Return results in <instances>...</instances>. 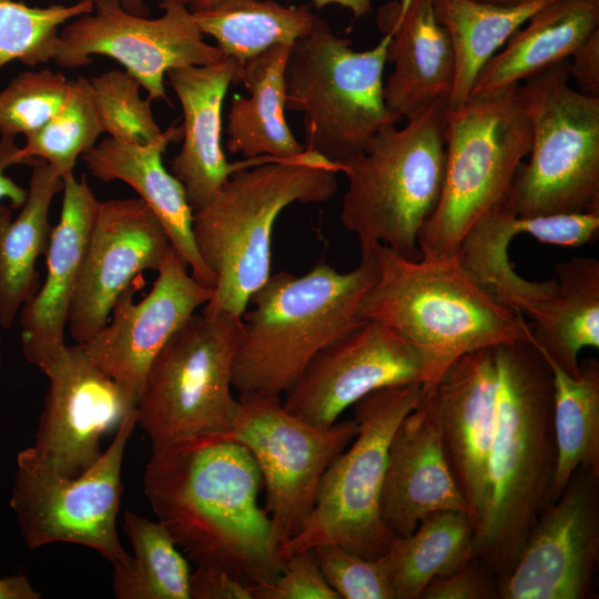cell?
<instances>
[{"instance_id":"obj_39","label":"cell","mask_w":599,"mask_h":599,"mask_svg":"<svg viewBox=\"0 0 599 599\" xmlns=\"http://www.w3.org/2000/svg\"><path fill=\"white\" fill-rule=\"evenodd\" d=\"M68 83L48 68L17 74L0 91V135L27 138L41 129L62 105Z\"/></svg>"},{"instance_id":"obj_9","label":"cell","mask_w":599,"mask_h":599,"mask_svg":"<svg viewBox=\"0 0 599 599\" xmlns=\"http://www.w3.org/2000/svg\"><path fill=\"white\" fill-rule=\"evenodd\" d=\"M569 79L566 59L518 84L531 148L502 206L515 216L599 213V99Z\"/></svg>"},{"instance_id":"obj_11","label":"cell","mask_w":599,"mask_h":599,"mask_svg":"<svg viewBox=\"0 0 599 599\" xmlns=\"http://www.w3.org/2000/svg\"><path fill=\"white\" fill-rule=\"evenodd\" d=\"M241 333V317L193 314L158 353L136 405V425L153 450L232 428L238 406L232 373Z\"/></svg>"},{"instance_id":"obj_42","label":"cell","mask_w":599,"mask_h":599,"mask_svg":"<svg viewBox=\"0 0 599 599\" xmlns=\"http://www.w3.org/2000/svg\"><path fill=\"white\" fill-rule=\"evenodd\" d=\"M420 599H499L496 578L477 557L456 571L433 579Z\"/></svg>"},{"instance_id":"obj_18","label":"cell","mask_w":599,"mask_h":599,"mask_svg":"<svg viewBox=\"0 0 599 599\" xmlns=\"http://www.w3.org/2000/svg\"><path fill=\"white\" fill-rule=\"evenodd\" d=\"M496 347L463 355L432 384L419 403L430 413L468 516L480 531L490 500L489 459L497 405Z\"/></svg>"},{"instance_id":"obj_7","label":"cell","mask_w":599,"mask_h":599,"mask_svg":"<svg viewBox=\"0 0 599 599\" xmlns=\"http://www.w3.org/2000/svg\"><path fill=\"white\" fill-rule=\"evenodd\" d=\"M517 89L470 94L461 105L447 106L444 184L418 234L420 258L459 260L471 227L502 209L531 148V128Z\"/></svg>"},{"instance_id":"obj_40","label":"cell","mask_w":599,"mask_h":599,"mask_svg":"<svg viewBox=\"0 0 599 599\" xmlns=\"http://www.w3.org/2000/svg\"><path fill=\"white\" fill-rule=\"evenodd\" d=\"M318 567L339 599H395L382 558L368 559L338 545L311 548Z\"/></svg>"},{"instance_id":"obj_19","label":"cell","mask_w":599,"mask_h":599,"mask_svg":"<svg viewBox=\"0 0 599 599\" xmlns=\"http://www.w3.org/2000/svg\"><path fill=\"white\" fill-rule=\"evenodd\" d=\"M170 245L140 197L99 201L68 322L75 343L87 342L108 323L121 293L143 271H158Z\"/></svg>"},{"instance_id":"obj_30","label":"cell","mask_w":599,"mask_h":599,"mask_svg":"<svg viewBox=\"0 0 599 599\" xmlns=\"http://www.w3.org/2000/svg\"><path fill=\"white\" fill-rule=\"evenodd\" d=\"M475 528L467 512L438 510L416 529L395 537L380 556L395 599H420L435 578L451 573L474 557Z\"/></svg>"},{"instance_id":"obj_15","label":"cell","mask_w":599,"mask_h":599,"mask_svg":"<svg viewBox=\"0 0 599 599\" xmlns=\"http://www.w3.org/2000/svg\"><path fill=\"white\" fill-rule=\"evenodd\" d=\"M599 559V474L578 467L537 517L499 599H587Z\"/></svg>"},{"instance_id":"obj_6","label":"cell","mask_w":599,"mask_h":599,"mask_svg":"<svg viewBox=\"0 0 599 599\" xmlns=\"http://www.w3.org/2000/svg\"><path fill=\"white\" fill-rule=\"evenodd\" d=\"M406 120L403 128L380 129L363 152L341 164L348 186L339 217L357 237L361 255L385 245L420 258L418 234L444 184L447 103L434 102Z\"/></svg>"},{"instance_id":"obj_12","label":"cell","mask_w":599,"mask_h":599,"mask_svg":"<svg viewBox=\"0 0 599 599\" xmlns=\"http://www.w3.org/2000/svg\"><path fill=\"white\" fill-rule=\"evenodd\" d=\"M135 426L136 408L124 416L99 460L74 478L54 471L32 446L18 453L10 507L29 549L78 544L97 550L113 569L131 562L118 536L116 516L124 450Z\"/></svg>"},{"instance_id":"obj_10","label":"cell","mask_w":599,"mask_h":599,"mask_svg":"<svg viewBox=\"0 0 599 599\" xmlns=\"http://www.w3.org/2000/svg\"><path fill=\"white\" fill-rule=\"evenodd\" d=\"M422 384L376 389L354 406L358 432L352 445L326 468L315 504L301 531L278 550L285 559L318 545H338L376 559L395 535L380 517L379 501L392 436L420 400Z\"/></svg>"},{"instance_id":"obj_34","label":"cell","mask_w":599,"mask_h":599,"mask_svg":"<svg viewBox=\"0 0 599 599\" xmlns=\"http://www.w3.org/2000/svg\"><path fill=\"white\" fill-rule=\"evenodd\" d=\"M547 362L554 377V430L557 446L551 490L554 502L578 467L599 474V362L592 357L581 362L578 378Z\"/></svg>"},{"instance_id":"obj_44","label":"cell","mask_w":599,"mask_h":599,"mask_svg":"<svg viewBox=\"0 0 599 599\" xmlns=\"http://www.w3.org/2000/svg\"><path fill=\"white\" fill-rule=\"evenodd\" d=\"M569 75L581 94L599 99V29L569 58Z\"/></svg>"},{"instance_id":"obj_20","label":"cell","mask_w":599,"mask_h":599,"mask_svg":"<svg viewBox=\"0 0 599 599\" xmlns=\"http://www.w3.org/2000/svg\"><path fill=\"white\" fill-rule=\"evenodd\" d=\"M43 374L49 387L32 447L59 475L74 478L99 460L102 436L135 407L77 343Z\"/></svg>"},{"instance_id":"obj_51","label":"cell","mask_w":599,"mask_h":599,"mask_svg":"<svg viewBox=\"0 0 599 599\" xmlns=\"http://www.w3.org/2000/svg\"><path fill=\"white\" fill-rule=\"evenodd\" d=\"M90 1H93V2H95V1H98V0H90Z\"/></svg>"},{"instance_id":"obj_26","label":"cell","mask_w":599,"mask_h":599,"mask_svg":"<svg viewBox=\"0 0 599 599\" xmlns=\"http://www.w3.org/2000/svg\"><path fill=\"white\" fill-rule=\"evenodd\" d=\"M599 29V1L554 0L535 12L485 64L470 94H488L571 57Z\"/></svg>"},{"instance_id":"obj_8","label":"cell","mask_w":599,"mask_h":599,"mask_svg":"<svg viewBox=\"0 0 599 599\" xmlns=\"http://www.w3.org/2000/svg\"><path fill=\"white\" fill-rule=\"evenodd\" d=\"M383 32L374 48L356 51L317 17L291 47L285 108L303 114L306 151L341 165L363 152L380 129L399 122L384 99L392 32Z\"/></svg>"},{"instance_id":"obj_38","label":"cell","mask_w":599,"mask_h":599,"mask_svg":"<svg viewBox=\"0 0 599 599\" xmlns=\"http://www.w3.org/2000/svg\"><path fill=\"white\" fill-rule=\"evenodd\" d=\"M90 82L103 133L131 143H150L163 134L151 100L141 97L142 87L129 72L112 69L90 78Z\"/></svg>"},{"instance_id":"obj_49","label":"cell","mask_w":599,"mask_h":599,"mask_svg":"<svg viewBox=\"0 0 599 599\" xmlns=\"http://www.w3.org/2000/svg\"><path fill=\"white\" fill-rule=\"evenodd\" d=\"M485 3H491V4H502V6H509V4H518L521 2H525L527 0H476Z\"/></svg>"},{"instance_id":"obj_32","label":"cell","mask_w":599,"mask_h":599,"mask_svg":"<svg viewBox=\"0 0 599 599\" xmlns=\"http://www.w3.org/2000/svg\"><path fill=\"white\" fill-rule=\"evenodd\" d=\"M203 34L238 67L272 47L293 45L306 35L317 16L309 4L284 6L275 0H221L192 12Z\"/></svg>"},{"instance_id":"obj_33","label":"cell","mask_w":599,"mask_h":599,"mask_svg":"<svg viewBox=\"0 0 599 599\" xmlns=\"http://www.w3.org/2000/svg\"><path fill=\"white\" fill-rule=\"evenodd\" d=\"M512 214L499 210L478 222L466 234L459 261L505 305L541 325L556 303V278L531 282L519 276L508 258V246L517 235Z\"/></svg>"},{"instance_id":"obj_45","label":"cell","mask_w":599,"mask_h":599,"mask_svg":"<svg viewBox=\"0 0 599 599\" xmlns=\"http://www.w3.org/2000/svg\"><path fill=\"white\" fill-rule=\"evenodd\" d=\"M19 146L13 138H0V201L8 200L12 210L21 209L28 191L16 183L6 171L16 165L14 155Z\"/></svg>"},{"instance_id":"obj_21","label":"cell","mask_w":599,"mask_h":599,"mask_svg":"<svg viewBox=\"0 0 599 599\" xmlns=\"http://www.w3.org/2000/svg\"><path fill=\"white\" fill-rule=\"evenodd\" d=\"M62 206L45 252V278L20 309L24 359L42 373L64 352V334L99 200L87 177L63 179Z\"/></svg>"},{"instance_id":"obj_2","label":"cell","mask_w":599,"mask_h":599,"mask_svg":"<svg viewBox=\"0 0 599 599\" xmlns=\"http://www.w3.org/2000/svg\"><path fill=\"white\" fill-rule=\"evenodd\" d=\"M496 425L490 500L474 557L496 578L512 569L530 528L551 504L557 466L552 370L535 341L496 346Z\"/></svg>"},{"instance_id":"obj_5","label":"cell","mask_w":599,"mask_h":599,"mask_svg":"<svg viewBox=\"0 0 599 599\" xmlns=\"http://www.w3.org/2000/svg\"><path fill=\"white\" fill-rule=\"evenodd\" d=\"M342 165L306 151L233 172L213 199L193 212V235L215 276L203 314L242 317L250 297L271 275L277 216L294 203H322L337 191Z\"/></svg>"},{"instance_id":"obj_37","label":"cell","mask_w":599,"mask_h":599,"mask_svg":"<svg viewBox=\"0 0 599 599\" xmlns=\"http://www.w3.org/2000/svg\"><path fill=\"white\" fill-rule=\"evenodd\" d=\"M93 8L90 0L44 8L0 0V70L11 61L30 67L52 61L60 28Z\"/></svg>"},{"instance_id":"obj_3","label":"cell","mask_w":599,"mask_h":599,"mask_svg":"<svg viewBox=\"0 0 599 599\" xmlns=\"http://www.w3.org/2000/svg\"><path fill=\"white\" fill-rule=\"evenodd\" d=\"M377 276L362 316L410 343L434 383L470 352L535 341L524 315L501 303L459 260H408L385 245L372 250Z\"/></svg>"},{"instance_id":"obj_31","label":"cell","mask_w":599,"mask_h":599,"mask_svg":"<svg viewBox=\"0 0 599 599\" xmlns=\"http://www.w3.org/2000/svg\"><path fill=\"white\" fill-rule=\"evenodd\" d=\"M557 297L547 321L532 328L545 357L567 375L578 378V355L599 347V262L573 257L556 264Z\"/></svg>"},{"instance_id":"obj_35","label":"cell","mask_w":599,"mask_h":599,"mask_svg":"<svg viewBox=\"0 0 599 599\" xmlns=\"http://www.w3.org/2000/svg\"><path fill=\"white\" fill-rule=\"evenodd\" d=\"M123 531L133 556L128 566L113 569L115 598L190 599L192 570L167 529L159 520L126 510Z\"/></svg>"},{"instance_id":"obj_24","label":"cell","mask_w":599,"mask_h":599,"mask_svg":"<svg viewBox=\"0 0 599 599\" xmlns=\"http://www.w3.org/2000/svg\"><path fill=\"white\" fill-rule=\"evenodd\" d=\"M378 24L392 39L384 83L388 111L399 121L437 101L447 102L455 78L449 35L436 20L433 0H399L380 9Z\"/></svg>"},{"instance_id":"obj_48","label":"cell","mask_w":599,"mask_h":599,"mask_svg":"<svg viewBox=\"0 0 599 599\" xmlns=\"http://www.w3.org/2000/svg\"><path fill=\"white\" fill-rule=\"evenodd\" d=\"M121 6L132 12V13H136V14H141L142 16V11H144V1L145 0H118Z\"/></svg>"},{"instance_id":"obj_17","label":"cell","mask_w":599,"mask_h":599,"mask_svg":"<svg viewBox=\"0 0 599 599\" xmlns=\"http://www.w3.org/2000/svg\"><path fill=\"white\" fill-rule=\"evenodd\" d=\"M424 382L416 348L392 328L366 321L319 351L284 393L283 407L314 426H329L365 395Z\"/></svg>"},{"instance_id":"obj_43","label":"cell","mask_w":599,"mask_h":599,"mask_svg":"<svg viewBox=\"0 0 599 599\" xmlns=\"http://www.w3.org/2000/svg\"><path fill=\"white\" fill-rule=\"evenodd\" d=\"M190 599H254L252 587L216 567L196 566L191 571Z\"/></svg>"},{"instance_id":"obj_1","label":"cell","mask_w":599,"mask_h":599,"mask_svg":"<svg viewBox=\"0 0 599 599\" xmlns=\"http://www.w3.org/2000/svg\"><path fill=\"white\" fill-rule=\"evenodd\" d=\"M143 485L158 520L196 566L223 569L251 587L282 572L270 515L258 505L260 468L224 433L153 450Z\"/></svg>"},{"instance_id":"obj_29","label":"cell","mask_w":599,"mask_h":599,"mask_svg":"<svg viewBox=\"0 0 599 599\" xmlns=\"http://www.w3.org/2000/svg\"><path fill=\"white\" fill-rule=\"evenodd\" d=\"M554 0L491 4L476 0H433L436 20L447 31L455 58V78L447 106L461 105L485 64L540 8Z\"/></svg>"},{"instance_id":"obj_52","label":"cell","mask_w":599,"mask_h":599,"mask_svg":"<svg viewBox=\"0 0 599 599\" xmlns=\"http://www.w3.org/2000/svg\"><path fill=\"white\" fill-rule=\"evenodd\" d=\"M593 1H599V0H593Z\"/></svg>"},{"instance_id":"obj_14","label":"cell","mask_w":599,"mask_h":599,"mask_svg":"<svg viewBox=\"0 0 599 599\" xmlns=\"http://www.w3.org/2000/svg\"><path fill=\"white\" fill-rule=\"evenodd\" d=\"M161 16L146 18L118 0H98L60 30L53 62L65 69L87 67L103 55L120 63L146 91L149 100L169 101L165 77L172 69L205 65L224 58L204 40L183 0H162Z\"/></svg>"},{"instance_id":"obj_28","label":"cell","mask_w":599,"mask_h":599,"mask_svg":"<svg viewBox=\"0 0 599 599\" xmlns=\"http://www.w3.org/2000/svg\"><path fill=\"white\" fill-rule=\"evenodd\" d=\"M27 199L17 217L0 203V326L10 328L23 304L39 288L35 262L44 255L52 227L49 212L63 180L34 159Z\"/></svg>"},{"instance_id":"obj_22","label":"cell","mask_w":599,"mask_h":599,"mask_svg":"<svg viewBox=\"0 0 599 599\" xmlns=\"http://www.w3.org/2000/svg\"><path fill=\"white\" fill-rule=\"evenodd\" d=\"M238 64L224 57L205 65L172 69L167 84L183 113L182 148L170 161L171 173L183 185L193 211L205 206L230 175L272 158L231 163L222 146V110L227 89L234 84Z\"/></svg>"},{"instance_id":"obj_41","label":"cell","mask_w":599,"mask_h":599,"mask_svg":"<svg viewBox=\"0 0 599 599\" xmlns=\"http://www.w3.org/2000/svg\"><path fill=\"white\" fill-rule=\"evenodd\" d=\"M254 599H339L325 580L311 549L292 554L273 581L252 587Z\"/></svg>"},{"instance_id":"obj_13","label":"cell","mask_w":599,"mask_h":599,"mask_svg":"<svg viewBox=\"0 0 599 599\" xmlns=\"http://www.w3.org/2000/svg\"><path fill=\"white\" fill-rule=\"evenodd\" d=\"M357 432L356 419L308 424L288 413L278 396H238L232 428L224 436L246 447L260 468L278 550L303 528L324 471Z\"/></svg>"},{"instance_id":"obj_25","label":"cell","mask_w":599,"mask_h":599,"mask_svg":"<svg viewBox=\"0 0 599 599\" xmlns=\"http://www.w3.org/2000/svg\"><path fill=\"white\" fill-rule=\"evenodd\" d=\"M182 126L172 125L155 141L131 143L102 139L81 159L97 179L122 181L151 209L165 230L171 246L185 261L192 276L214 288L215 276L203 263L193 235V209L181 182L164 167L162 155L182 138Z\"/></svg>"},{"instance_id":"obj_27","label":"cell","mask_w":599,"mask_h":599,"mask_svg":"<svg viewBox=\"0 0 599 599\" xmlns=\"http://www.w3.org/2000/svg\"><path fill=\"white\" fill-rule=\"evenodd\" d=\"M291 47H272L238 67L234 84H243L250 95H234L226 115L225 146L231 154L287 160L305 152L285 116L284 74Z\"/></svg>"},{"instance_id":"obj_46","label":"cell","mask_w":599,"mask_h":599,"mask_svg":"<svg viewBox=\"0 0 599 599\" xmlns=\"http://www.w3.org/2000/svg\"><path fill=\"white\" fill-rule=\"evenodd\" d=\"M221 0H183L192 12L206 9ZM318 8L337 4L348 9L356 18L367 16L372 11V0H312Z\"/></svg>"},{"instance_id":"obj_36","label":"cell","mask_w":599,"mask_h":599,"mask_svg":"<svg viewBox=\"0 0 599 599\" xmlns=\"http://www.w3.org/2000/svg\"><path fill=\"white\" fill-rule=\"evenodd\" d=\"M101 133L90 79L79 77L69 81L60 109L41 129L26 138L14 160L17 164L30 165L34 159H40L63 180L74 173L78 158L95 145Z\"/></svg>"},{"instance_id":"obj_16","label":"cell","mask_w":599,"mask_h":599,"mask_svg":"<svg viewBox=\"0 0 599 599\" xmlns=\"http://www.w3.org/2000/svg\"><path fill=\"white\" fill-rule=\"evenodd\" d=\"M149 294L135 303L131 285L114 303L111 319L79 344L136 408L148 370L165 343L212 297L170 245Z\"/></svg>"},{"instance_id":"obj_4","label":"cell","mask_w":599,"mask_h":599,"mask_svg":"<svg viewBox=\"0 0 599 599\" xmlns=\"http://www.w3.org/2000/svg\"><path fill=\"white\" fill-rule=\"evenodd\" d=\"M376 276L372 251L345 273L317 263L301 276L271 274L241 317L233 388L281 397L319 351L366 322L362 304Z\"/></svg>"},{"instance_id":"obj_23","label":"cell","mask_w":599,"mask_h":599,"mask_svg":"<svg viewBox=\"0 0 599 599\" xmlns=\"http://www.w3.org/2000/svg\"><path fill=\"white\" fill-rule=\"evenodd\" d=\"M380 517L395 537L412 534L438 510L468 514L447 463L437 426L420 403L395 429L379 501Z\"/></svg>"},{"instance_id":"obj_47","label":"cell","mask_w":599,"mask_h":599,"mask_svg":"<svg viewBox=\"0 0 599 599\" xmlns=\"http://www.w3.org/2000/svg\"><path fill=\"white\" fill-rule=\"evenodd\" d=\"M35 590L24 575L0 577V599H39Z\"/></svg>"},{"instance_id":"obj_50","label":"cell","mask_w":599,"mask_h":599,"mask_svg":"<svg viewBox=\"0 0 599 599\" xmlns=\"http://www.w3.org/2000/svg\"><path fill=\"white\" fill-rule=\"evenodd\" d=\"M2 365V343H1V338H0V367Z\"/></svg>"}]
</instances>
